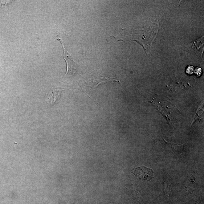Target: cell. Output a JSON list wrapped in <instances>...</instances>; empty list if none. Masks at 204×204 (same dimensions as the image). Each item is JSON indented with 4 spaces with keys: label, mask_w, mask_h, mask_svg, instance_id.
<instances>
[{
    "label": "cell",
    "mask_w": 204,
    "mask_h": 204,
    "mask_svg": "<svg viewBox=\"0 0 204 204\" xmlns=\"http://www.w3.org/2000/svg\"><path fill=\"white\" fill-rule=\"evenodd\" d=\"M58 36V38L57 40L61 43L62 46L63 53V58L66 63L67 70L66 75H75L77 73L78 64L72 59L71 55L66 51V48L64 47V44H63L64 43H63L62 39L59 36Z\"/></svg>",
    "instance_id": "1"
},
{
    "label": "cell",
    "mask_w": 204,
    "mask_h": 204,
    "mask_svg": "<svg viewBox=\"0 0 204 204\" xmlns=\"http://www.w3.org/2000/svg\"><path fill=\"white\" fill-rule=\"evenodd\" d=\"M131 173L139 179L150 181L153 177V171L151 169L145 166L135 168L131 170Z\"/></svg>",
    "instance_id": "2"
},
{
    "label": "cell",
    "mask_w": 204,
    "mask_h": 204,
    "mask_svg": "<svg viewBox=\"0 0 204 204\" xmlns=\"http://www.w3.org/2000/svg\"><path fill=\"white\" fill-rule=\"evenodd\" d=\"M63 90L53 89L48 93L46 101L48 103L53 104L60 98Z\"/></svg>",
    "instance_id": "3"
},
{
    "label": "cell",
    "mask_w": 204,
    "mask_h": 204,
    "mask_svg": "<svg viewBox=\"0 0 204 204\" xmlns=\"http://www.w3.org/2000/svg\"><path fill=\"white\" fill-rule=\"evenodd\" d=\"M194 72V67L191 66H188L186 70V73L189 75H191Z\"/></svg>",
    "instance_id": "4"
},
{
    "label": "cell",
    "mask_w": 204,
    "mask_h": 204,
    "mask_svg": "<svg viewBox=\"0 0 204 204\" xmlns=\"http://www.w3.org/2000/svg\"><path fill=\"white\" fill-rule=\"evenodd\" d=\"M194 73L197 76H200L202 73V69L200 68H197L195 70Z\"/></svg>",
    "instance_id": "5"
}]
</instances>
